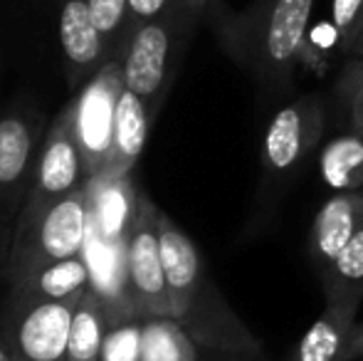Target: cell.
Here are the masks:
<instances>
[{
	"mask_svg": "<svg viewBox=\"0 0 363 361\" xmlns=\"http://www.w3.org/2000/svg\"><path fill=\"white\" fill-rule=\"evenodd\" d=\"M158 238L171 317L191 334L206 361H272L211 277L198 245L158 211Z\"/></svg>",
	"mask_w": 363,
	"mask_h": 361,
	"instance_id": "1",
	"label": "cell"
},
{
	"mask_svg": "<svg viewBox=\"0 0 363 361\" xmlns=\"http://www.w3.org/2000/svg\"><path fill=\"white\" fill-rule=\"evenodd\" d=\"M314 0H255L247 10L218 18V38L228 55L259 89L287 91L306 55Z\"/></svg>",
	"mask_w": 363,
	"mask_h": 361,
	"instance_id": "2",
	"label": "cell"
},
{
	"mask_svg": "<svg viewBox=\"0 0 363 361\" xmlns=\"http://www.w3.org/2000/svg\"><path fill=\"white\" fill-rule=\"evenodd\" d=\"M324 114V99L319 94H304L269 116L259 146V183L252 211L255 231L272 218L306 156L321 141L326 129Z\"/></svg>",
	"mask_w": 363,
	"mask_h": 361,
	"instance_id": "3",
	"label": "cell"
},
{
	"mask_svg": "<svg viewBox=\"0 0 363 361\" xmlns=\"http://www.w3.org/2000/svg\"><path fill=\"white\" fill-rule=\"evenodd\" d=\"M201 18V10L178 3L161 18L136 25L121 50L124 87L134 91L153 116L163 106Z\"/></svg>",
	"mask_w": 363,
	"mask_h": 361,
	"instance_id": "4",
	"label": "cell"
},
{
	"mask_svg": "<svg viewBox=\"0 0 363 361\" xmlns=\"http://www.w3.org/2000/svg\"><path fill=\"white\" fill-rule=\"evenodd\" d=\"M91 223L89 183L65 198L48 203L35 213H23L10 245V279L40 267L45 262L67 260L84 250L86 231Z\"/></svg>",
	"mask_w": 363,
	"mask_h": 361,
	"instance_id": "5",
	"label": "cell"
},
{
	"mask_svg": "<svg viewBox=\"0 0 363 361\" xmlns=\"http://www.w3.org/2000/svg\"><path fill=\"white\" fill-rule=\"evenodd\" d=\"M161 208L139 191V203L124 240V297L131 317H171L158 238Z\"/></svg>",
	"mask_w": 363,
	"mask_h": 361,
	"instance_id": "6",
	"label": "cell"
},
{
	"mask_svg": "<svg viewBox=\"0 0 363 361\" xmlns=\"http://www.w3.org/2000/svg\"><path fill=\"white\" fill-rule=\"evenodd\" d=\"M121 89H124V72H121V52H116L79 89L74 101H69L72 131L84 161L86 181L99 179L109 159Z\"/></svg>",
	"mask_w": 363,
	"mask_h": 361,
	"instance_id": "7",
	"label": "cell"
},
{
	"mask_svg": "<svg viewBox=\"0 0 363 361\" xmlns=\"http://www.w3.org/2000/svg\"><path fill=\"white\" fill-rule=\"evenodd\" d=\"M79 299H35L15 294L5 327L13 361H67L72 314Z\"/></svg>",
	"mask_w": 363,
	"mask_h": 361,
	"instance_id": "8",
	"label": "cell"
},
{
	"mask_svg": "<svg viewBox=\"0 0 363 361\" xmlns=\"http://www.w3.org/2000/svg\"><path fill=\"white\" fill-rule=\"evenodd\" d=\"M86 183L89 181L84 174V161H82L72 131V109L67 104L43 139L33 176L28 183V198H25L23 213L40 211L48 203L79 191Z\"/></svg>",
	"mask_w": 363,
	"mask_h": 361,
	"instance_id": "9",
	"label": "cell"
},
{
	"mask_svg": "<svg viewBox=\"0 0 363 361\" xmlns=\"http://www.w3.org/2000/svg\"><path fill=\"white\" fill-rule=\"evenodd\" d=\"M60 45H62L67 79L72 87L86 84L111 57L94 18L89 0H65L60 10Z\"/></svg>",
	"mask_w": 363,
	"mask_h": 361,
	"instance_id": "10",
	"label": "cell"
},
{
	"mask_svg": "<svg viewBox=\"0 0 363 361\" xmlns=\"http://www.w3.org/2000/svg\"><path fill=\"white\" fill-rule=\"evenodd\" d=\"M363 226V188L334 193L319 208L309 235V255L316 272H326Z\"/></svg>",
	"mask_w": 363,
	"mask_h": 361,
	"instance_id": "11",
	"label": "cell"
},
{
	"mask_svg": "<svg viewBox=\"0 0 363 361\" xmlns=\"http://www.w3.org/2000/svg\"><path fill=\"white\" fill-rule=\"evenodd\" d=\"M156 116L148 111V106L131 89H121L119 106H116V121H114V139H111V151L101 176L96 181H114L131 176L134 166L139 164L144 146L148 139Z\"/></svg>",
	"mask_w": 363,
	"mask_h": 361,
	"instance_id": "12",
	"label": "cell"
},
{
	"mask_svg": "<svg viewBox=\"0 0 363 361\" xmlns=\"http://www.w3.org/2000/svg\"><path fill=\"white\" fill-rule=\"evenodd\" d=\"M40 121L28 114L0 116V193H18L30 183L40 154Z\"/></svg>",
	"mask_w": 363,
	"mask_h": 361,
	"instance_id": "13",
	"label": "cell"
},
{
	"mask_svg": "<svg viewBox=\"0 0 363 361\" xmlns=\"http://www.w3.org/2000/svg\"><path fill=\"white\" fill-rule=\"evenodd\" d=\"M89 265L84 257H67V260L45 262L40 267L23 272L13 279V292L18 297L35 299H79L89 284Z\"/></svg>",
	"mask_w": 363,
	"mask_h": 361,
	"instance_id": "14",
	"label": "cell"
},
{
	"mask_svg": "<svg viewBox=\"0 0 363 361\" xmlns=\"http://www.w3.org/2000/svg\"><path fill=\"white\" fill-rule=\"evenodd\" d=\"M356 312L359 307H326L299 339L289 361H344Z\"/></svg>",
	"mask_w": 363,
	"mask_h": 361,
	"instance_id": "15",
	"label": "cell"
},
{
	"mask_svg": "<svg viewBox=\"0 0 363 361\" xmlns=\"http://www.w3.org/2000/svg\"><path fill=\"white\" fill-rule=\"evenodd\" d=\"M109 334V309L94 287H86L72 314L67 361H99Z\"/></svg>",
	"mask_w": 363,
	"mask_h": 361,
	"instance_id": "16",
	"label": "cell"
},
{
	"mask_svg": "<svg viewBox=\"0 0 363 361\" xmlns=\"http://www.w3.org/2000/svg\"><path fill=\"white\" fill-rule=\"evenodd\" d=\"M319 277L326 307H359L363 299V226Z\"/></svg>",
	"mask_w": 363,
	"mask_h": 361,
	"instance_id": "17",
	"label": "cell"
},
{
	"mask_svg": "<svg viewBox=\"0 0 363 361\" xmlns=\"http://www.w3.org/2000/svg\"><path fill=\"white\" fill-rule=\"evenodd\" d=\"M139 361H206L191 334L173 317L141 319Z\"/></svg>",
	"mask_w": 363,
	"mask_h": 361,
	"instance_id": "18",
	"label": "cell"
},
{
	"mask_svg": "<svg viewBox=\"0 0 363 361\" xmlns=\"http://www.w3.org/2000/svg\"><path fill=\"white\" fill-rule=\"evenodd\" d=\"M321 179L336 193L363 188V134L349 131L324 146Z\"/></svg>",
	"mask_w": 363,
	"mask_h": 361,
	"instance_id": "19",
	"label": "cell"
},
{
	"mask_svg": "<svg viewBox=\"0 0 363 361\" xmlns=\"http://www.w3.org/2000/svg\"><path fill=\"white\" fill-rule=\"evenodd\" d=\"M89 10L109 52H121L131 35L129 0H89Z\"/></svg>",
	"mask_w": 363,
	"mask_h": 361,
	"instance_id": "20",
	"label": "cell"
},
{
	"mask_svg": "<svg viewBox=\"0 0 363 361\" xmlns=\"http://www.w3.org/2000/svg\"><path fill=\"white\" fill-rule=\"evenodd\" d=\"M331 23L344 52L354 45L363 28V0H331Z\"/></svg>",
	"mask_w": 363,
	"mask_h": 361,
	"instance_id": "21",
	"label": "cell"
},
{
	"mask_svg": "<svg viewBox=\"0 0 363 361\" xmlns=\"http://www.w3.org/2000/svg\"><path fill=\"white\" fill-rule=\"evenodd\" d=\"M339 91L344 94L346 106H349L351 131L363 134V60L351 62V67L346 70L339 82Z\"/></svg>",
	"mask_w": 363,
	"mask_h": 361,
	"instance_id": "22",
	"label": "cell"
},
{
	"mask_svg": "<svg viewBox=\"0 0 363 361\" xmlns=\"http://www.w3.org/2000/svg\"><path fill=\"white\" fill-rule=\"evenodd\" d=\"M183 0H129V13H131V30L136 25L146 23V20L161 18L171 8H176Z\"/></svg>",
	"mask_w": 363,
	"mask_h": 361,
	"instance_id": "23",
	"label": "cell"
},
{
	"mask_svg": "<svg viewBox=\"0 0 363 361\" xmlns=\"http://www.w3.org/2000/svg\"><path fill=\"white\" fill-rule=\"evenodd\" d=\"M344 361H363V322H356L349 334Z\"/></svg>",
	"mask_w": 363,
	"mask_h": 361,
	"instance_id": "24",
	"label": "cell"
},
{
	"mask_svg": "<svg viewBox=\"0 0 363 361\" xmlns=\"http://www.w3.org/2000/svg\"><path fill=\"white\" fill-rule=\"evenodd\" d=\"M346 55H351L354 60H363V28H361L359 38L354 40V45H351L349 52H346Z\"/></svg>",
	"mask_w": 363,
	"mask_h": 361,
	"instance_id": "25",
	"label": "cell"
},
{
	"mask_svg": "<svg viewBox=\"0 0 363 361\" xmlns=\"http://www.w3.org/2000/svg\"><path fill=\"white\" fill-rule=\"evenodd\" d=\"M183 3H188V5H191V8L201 10V13H203V15H206V13H208V10H211V8H213V5H216V3H218V0H183Z\"/></svg>",
	"mask_w": 363,
	"mask_h": 361,
	"instance_id": "26",
	"label": "cell"
},
{
	"mask_svg": "<svg viewBox=\"0 0 363 361\" xmlns=\"http://www.w3.org/2000/svg\"><path fill=\"white\" fill-rule=\"evenodd\" d=\"M0 361H13V357H10L8 344H5V339H0Z\"/></svg>",
	"mask_w": 363,
	"mask_h": 361,
	"instance_id": "27",
	"label": "cell"
}]
</instances>
